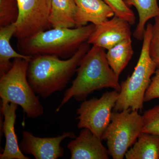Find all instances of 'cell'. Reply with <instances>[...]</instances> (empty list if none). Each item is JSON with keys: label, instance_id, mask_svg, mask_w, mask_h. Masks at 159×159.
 <instances>
[{"label": "cell", "instance_id": "d6986e66", "mask_svg": "<svg viewBox=\"0 0 159 159\" xmlns=\"http://www.w3.org/2000/svg\"><path fill=\"white\" fill-rule=\"evenodd\" d=\"M19 12L17 0H0V27L16 23Z\"/></svg>", "mask_w": 159, "mask_h": 159}, {"label": "cell", "instance_id": "7402d4cb", "mask_svg": "<svg viewBox=\"0 0 159 159\" xmlns=\"http://www.w3.org/2000/svg\"><path fill=\"white\" fill-rule=\"evenodd\" d=\"M155 23L152 25V34L149 44L151 57L159 66V15L154 18Z\"/></svg>", "mask_w": 159, "mask_h": 159}, {"label": "cell", "instance_id": "3957f363", "mask_svg": "<svg viewBox=\"0 0 159 159\" xmlns=\"http://www.w3.org/2000/svg\"><path fill=\"white\" fill-rule=\"evenodd\" d=\"M93 24L73 28H52L18 41L20 54L28 56L49 54L63 59L73 56L87 42L95 29Z\"/></svg>", "mask_w": 159, "mask_h": 159}, {"label": "cell", "instance_id": "5bb4252c", "mask_svg": "<svg viewBox=\"0 0 159 159\" xmlns=\"http://www.w3.org/2000/svg\"><path fill=\"white\" fill-rule=\"evenodd\" d=\"M77 6L74 0H52L49 21L51 28L76 27Z\"/></svg>", "mask_w": 159, "mask_h": 159}, {"label": "cell", "instance_id": "8fae6325", "mask_svg": "<svg viewBox=\"0 0 159 159\" xmlns=\"http://www.w3.org/2000/svg\"><path fill=\"white\" fill-rule=\"evenodd\" d=\"M69 142L67 147L71 159H108V149L102 139L87 128L81 129L79 135Z\"/></svg>", "mask_w": 159, "mask_h": 159}, {"label": "cell", "instance_id": "44dd1931", "mask_svg": "<svg viewBox=\"0 0 159 159\" xmlns=\"http://www.w3.org/2000/svg\"><path fill=\"white\" fill-rule=\"evenodd\" d=\"M142 132L159 135V105L144 112Z\"/></svg>", "mask_w": 159, "mask_h": 159}, {"label": "cell", "instance_id": "6da1fadb", "mask_svg": "<svg viewBox=\"0 0 159 159\" xmlns=\"http://www.w3.org/2000/svg\"><path fill=\"white\" fill-rule=\"evenodd\" d=\"M90 49L89 44L84 43L73 56L64 60L49 54L32 56L27 77L34 93L45 99L64 89Z\"/></svg>", "mask_w": 159, "mask_h": 159}, {"label": "cell", "instance_id": "8992f818", "mask_svg": "<svg viewBox=\"0 0 159 159\" xmlns=\"http://www.w3.org/2000/svg\"><path fill=\"white\" fill-rule=\"evenodd\" d=\"M142 116L130 109L112 112L111 121L101 139L107 141L109 154L114 159H123L142 132Z\"/></svg>", "mask_w": 159, "mask_h": 159}, {"label": "cell", "instance_id": "7a4b0ae2", "mask_svg": "<svg viewBox=\"0 0 159 159\" xmlns=\"http://www.w3.org/2000/svg\"><path fill=\"white\" fill-rule=\"evenodd\" d=\"M77 75L66 91L55 111L59 112L72 98L83 101L94 91L110 88L119 92V77L109 65L105 49L93 45L81 60Z\"/></svg>", "mask_w": 159, "mask_h": 159}, {"label": "cell", "instance_id": "4fadbf2b", "mask_svg": "<svg viewBox=\"0 0 159 159\" xmlns=\"http://www.w3.org/2000/svg\"><path fill=\"white\" fill-rule=\"evenodd\" d=\"M77 6L76 27L91 22L97 26L113 17L115 13L103 0H74Z\"/></svg>", "mask_w": 159, "mask_h": 159}, {"label": "cell", "instance_id": "52a82bcc", "mask_svg": "<svg viewBox=\"0 0 159 159\" xmlns=\"http://www.w3.org/2000/svg\"><path fill=\"white\" fill-rule=\"evenodd\" d=\"M119 92H107L99 98L82 101L77 110V128H87L101 139L111 121L112 110L115 107Z\"/></svg>", "mask_w": 159, "mask_h": 159}, {"label": "cell", "instance_id": "e0dca14e", "mask_svg": "<svg viewBox=\"0 0 159 159\" xmlns=\"http://www.w3.org/2000/svg\"><path fill=\"white\" fill-rule=\"evenodd\" d=\"M129 8L135 7L139 15V21L134 31V37L142 41L144 38L145 26L147 21L159 15L157 0H124Z\"/></svg>", "mask_w": 159, "mask_h": 159}, {"label": "cell", "instance_id": "2e32d148", "mask_svg": "<svg viewBox=\"0 0 159 159\" xmlns=\"http://www.w3.org/2000/svg\"><path fill=\"white\" fill-rule=\"evenodd\" d=\"M125 157L126 159H159V135L142 132Z\"/></svg>", "mask_w": 159, "mask_h": 159}, {"label": "cell", "instance_id": "ffe728a7", "mask_svg": "<svg viewBox=\"0 0 159 159\" xmlns=\"http://www.w3.org/2000/svg\"><path fill=\"white\" fill-rule=\"evenodd\" d=\"M113 10L115 15L128 22L130 25L135 23L134 13L126 5L124 0H103Z\"/></svg>", "mask_w": 159, "mask_h": 159}, {"label": "cell", "instance_id": "277c9868", "mask_svg": "<svg viewBox=\"0 0 159 159\" xmlns=\"http://www.w3.org/2000/svg\"><path fill=\"white\" fill-rule=\"evenodd\" d=\"M152 29V25L150 23L145 28L139 61L131 75L120 84L121 90L114 108L115 111L128 109L142 110L143 108L145 93L150 84L152 76L158 68L149 53Z\"/></svg>", "mask_w": 159, "mask_h": 159}, {"label": "cell", "instance_id": "30bf717a", "mask_svg": "<svg viewBox=\"0 0 159 159\" xmlns=\"http://www.w3.org/2000/svg\"><path fill=\"white\" fill-rule=\"evenodd\" d=\"M130 24L115 15L95 29L87 42L108 50L122 41L131 38Z\"/></svg>", "mask_w": 159, "mask_h": 159}, {"label": "cell", "instance_id": "5b68a950", "mask_svg": "<svg viewBox=\"0 0 159 159\" xmlns=\"http://www.w3.org/2000/svg\"><path fill=\"white\" fill-rule=\"evenodd\" d=\"M29 61L23 58H15L11 69L0 76L1 111L7 104L12 102L20 106L28 118L36 119L42 116L44 110L28 80Z\"/></svg>", "mask_w": 159, "mask_h": 159}, {"label": "cell", "instance_id": "603a6c76", "mask_svg": "<svg viewBox=\"0 0 159 159\" xmlns=\"http://www.w3.org/2000/svg\"><path fill=\"white\" fill-rule=\"evenodd\" d=\"M157 98H159V66L145 93L144 101L148 102Z\"/></svg>", "mask_w": 159, "mask_h": 159}, {"label": "cell", "instance_id": "9c48e42d", "mask_svg": "<svg viewBox=\"0 0 159 159\" xmlns=\"http://www.w3.org/2000/svg\"><path fill=\"white\" fill-rule=\"evenodd\" d=\"M76 137L70 131L65 132L57 137L40 138L24 131L20 147L23 153L31 155L36 159H57L64 155V150L61 146V142L67 138Z\"/></svg>", "mask_w": 159, "mask_h": 159}, {"label": "cell", "instance_id": "ac0fdd59", "mask_svg": "<svg viewBox=\"0 0 159 159\" xmlns=\"http://www.w3.org/2000/svg\"><path fill=\"white\" fill-rule=\"evenodd\" d=\"M134 54L131 39L124 40L109 49L106 57L109 65L114 73L119 77Z\"/></svg>", "mask_w": 159, "mask_h": 159}, {"label": "cell", "instance_id": "9a60e30c", "mask_svg": "<svg viewBox=\"0 0 159 159\" xmlns=\"http://www.w3.org/2000/svg\"><path fill=\"white\" fill-rule=\"evenodd\" d=\"M16 26L15 23L0 27V76L6 74L12 67V58H21L30 61L32 56L17 53L10 44V39L14 36Z\"/></svg>", "mask_w": 159, "mask_h": 159}, {"label": "cell", "instance_id": "ba28073f", "mask_svg": "<svg viewBox=\"0 0 159 159\" xmlns=\"http://www.w3.org/2000/svg\"><path fill=\"white\" fill-rule=\"evenodd\" d=\"M52 0H17L19 17L14 36L18 40L51 29L49 21Z\"/></svg>", "mask_w": 159, "mask_h": 159}, {"label": "cell", "instance_id": "7c38bea8", "mask_svg": "<svg viewBox=\"0 0 159 159\" xmlns=\"http://www.w3.org/2000/svg\"><path fill=\"white\" fill-rule=\"evenodd\" d=\"M18 106L17 104L11 102L7 104L4 110L1 111L4 118L2 130L6 139L5 148L0 154L1 159H30L21 150L15 130Z\"/></svg>", "mask_w": 159, "mask_h": 159}]
</instances>
